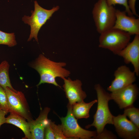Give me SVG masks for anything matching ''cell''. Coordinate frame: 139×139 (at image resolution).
I'll use <instances>...</instances> for the list:
<instances>
[{"label":"cell","instance_id":"10","mask_svg":"<svg viewBox=\"0 0 139 139\" xmlns=\"http://www.w3.org/2000/svg\"><path fill=\"white\" fill-rule=\"evenodd\" d=\"M136 74L125 65L118 67L114 72V79L107 90L111 92L124 88L133 84L136 80Z\"/></svg>","mask_w":139,"mask_h":139},{"label":"cell","instance_id":"7","mask_svg":"<svg viewBox=\"0 0 139 139\" xmlns=\"http://www.w3.org/2000/svg\"><path fill=\"white\" fill-rule=\"evenodd\" d=\"M7 94L9 112L20 116L28 122L32 117L26 99L21 91H14L8 87L4 88Z\"/></svg>","mask_w":139,"mask_h":139},{"label":"cell","instance_id":"5","mask_svg":"<svg viewBox=\"0 0 139 139\" xmlns=\"http://www.w3.org/2000/svg\"><path fill=\"white\" fill-rule=\"evenodd\" d=\"M67 107L66 116L60 118V126L64 135L70 139H94L97 135L96 131H89L82 128L73 113L72 106L68 103Z\"/></svg>","mask_w":139,"mask_h":139},{"label":"cell","instance_id":"22","mask_svg":"<svg viewBox=\"0 0 139 139\" xmlns=\"http://www.w3.org/2000/svg\"><path fill=\"white\" fill-rule=\"evenodd\" d=\"M128 0H106L108 4L110 6H114L118 4L123 5L125 8V12L128 15H134L130 9L128 4Z\"/></svg>","mask_w":139,"mask_h":139},{"label":"cell","instance_id":"21","mask_svg":"<svg viewBox=\"0 0 139 139\" xmlns=\"http://www.w3.org/2000/svg\"><path fill=\"white\" fill-rule=\"evenodd\" d=\"M50 124L53 130L55 139H70L63 134L60 125H57L54 121L50 120Z\"/></svg>","mask_w":139,"mask_h":139},{"label":"cell","instance_id":"4","mask_svg":"<svg viewBox=\"0 0 139 139\" xmlns=\"http://www.w3.org/2000/svg\"><path fill=\"white\" fill-rule=\"evenodd\" d=\"M99 47L108 49L115 55L129 42L131 35L128 33L112 28L100 34Z\"/></svg>","mask_w":139,"mask_h":139},{"label":"cell","instance_id":"8","mask_svg":"<svg viewBox=\"0 0 139 139\" xmlns=\"http://www.w3.org/2000/svg\"><path fill=\"white\" fill-rule=\"evenodd\" d=\"M113 124L119 136L124 139L139 138V128L124 114L113 116Z\"/></svg>","mask_w":139,"mask_h":139},{"label":"cell","instance_id":"18","mask_svg":"<svg viewBox=\"0 0 139 139\" xmlns=\"http://www.w3.org/2000/svg\"><path fill=\"white\" fill-rule=\"evenodd\" d=\"M123 114L139 128V109L132 106L124 109Z\"/></svg>","mask_w":139,"mask_h":139},{"label":"cell","instance_id":"19","mask_svg":"<svg viewBox=\"0 0 139 139\" xmlns=\"http://www.w3.org/2000/svg\"><path fill=\"white\" fill-rule=\"evenodd\" d=\"M16 44L14 33H8L0 30V45H6L12 47Z\"/></svg>","mask_w":139,"mask_h":139},{"label":"cell","instance_id":"9","mask_svg":"<svg viewBox=\"0 0 139 139\" xmlns=\"http://www.w3.org/2000/svg\"><path fill=\"white\" fill-rule=\"evenodd\" d=\"M137 85L133 84L110 94L111 100H113L121 109L133 106L138 94Z\"/></svg>","mask_w":139,"mask_h":139},{"label":"cell","instance_id":"17","mask_svg":"<svg viewBox=\"0 0 139 139\" xmlns=\"http://www.w3.org/2000/svg\"><path fill=\"white\" fill-rule=\"evenodd\" d=\"M10 65L6 60L0 64V85L3 88L8 87L16 91L12 87L9 75Z\"/></svg>","mask_w":139,"mask_h":139},{"label":"cell","instance_id":"6","mask_svg":"<svg viewBox=\"0 0 139 139\" xmlns=\"http://www.w3.org/2000/svg\"><path fill=\"white\" fill-rule=\"evenodd\" d=\"M34 11H31L30 16L24 15L22 19L25 23L28 24L31 27L30 33L28 41H30L34 38L38 42L37 36L40 29L59 7L57 6L51 10H46L40 6L36 1L34 2Z\"/></svg>","mask_w":139,"mask_h":139},{"label":"cell","instance_id":"16","mask_svg":"<svg viewBox=\"0 0 139 139\" xmlns=\"http://www.w3.org/2000/svg\"><path fill=\"white\" fill-rule=\"evenodd\" d=\"M97 100L86 103L84 101L75 103L72 106V111L74 117L77 119L89 118L90 110L93 105L97 102Z\"/></svg>","mask_w":139,"mask_h":139},{"label":"cell","instance_id":"26","mask_svg":"<svg viewBox=\"0 0 139 139\" xmlns=\"http://www.w3.org/2000/svg\"><path fill=\"white\" fill-rule=\"evenodd\" d=\"M8 113L1 110H0V128L2 125L5 123L6 118L5 116Z\"/></svg>","mask_w":139,"mask_h":139},{"label":"cell","instance_id":"12","mask_svg":"<svg viewBox=\"0 0 139 139\" xmlns=\"http://www.w3.org/2000/svg\"><path fill=\"white\" fill-rule=\"evenodd\" d=\"M117 55L123 58L126 64L131 63L136 76L139 75V34L135 35L133 40Z\"/></svg>","mask_w":139,"mask_h":139},{"label":"cell","instance_id":"13","mask_svg":"<svg viewBox=\"0 0 139 139\" xmlns=\"http://www.w3.org/2000/svg\"><path fill=\"white\" fill-rule=\"evenodd\" d=\"M62 79L64 82L63 90L68 100V103L72 106L76 103L84 101L87 95L82 90L81 81L78 79L73 81L70 78Z\"/></svg>","mask_w":139,"mask_h":139},{"label":"cell","instance_id":"15","mask_svg":"<svg viewBox=\"0 0 139 139\" xmlns=\"http://www.w3.org/2000/svg\"><path fill=\"white\" fill-rule=\"evenodd\" d=\"M26 120L18 115L10 113V115L6 118L5 123L13 124L21 129L25 135L24 139H31L29 123Z\"/></svg>","mask_w":139,"mask_h":139},{"label":"cell","instance_id":"27","mask_svg":"<svg viewBox=\"0 0 139 139\" xmlns=\"http://www.w3.org/2000/svg\"><path fill=\"white\" fill-rule=\"evenodd\" d=\"M1 110V109H0V110Z\"/></svg>","mask_w":139,"mask_h":139},{"label":"cell","instance_id":"24","mask_svg":"<svg viewBox=\"0 0 139 139\" xmlns=\"http://www.w3.org/2000/svg\"><path fill=\"white\" fill-rule=\"evenodd\" d=\"M51 120L47 125L45 128L44 139H55L54 134L50 123Z\"/></svg>","mask_w":139,"mask_h":139},{"label":"cell","instance_id":"20","mask_svg":"<svg viewBox=\"0 0 139 139\" xmlns=\"http://www.w3.org/2000/svg\"><path fill=\"white\" fill-rule=\"evenodd\" d=\"M0 109L9 112L6 93L4 89L0 85Z\"/></svg>","mask_w":139,"mask_h":139},{"label":"cell","instance_id":"2","mask_svg":"<svg viewBox=\"0 0 139 139\" xmlns=\"http://www.w3.org/2000/svg\"><path fill=\"white\" fill-rule=\"evenodd\" d=\"M94 88L97 97V109L93 116V123L86 126L85 127L88 129L94 127L96 129L97 135L102 132L106 125L113 124L114 116L108 106V102L111 100L110 94L106 92L99 84H96Z\"/></svg>","mask_w":139,"mask_h":139},{"label":"cell","instance_id":"3","mask_svg":"<svg viewBox=\"0 0 139 139\" xmlns=\"http://www.w3.org/2000/svg\"><path fill=\"white\" fill-rule=\"evenodd\" d=\"M116 9L109 5L106 0H98L92 11L96 30L100 34L112 28L116 19Z\"/></svg>","mask_w":139,"mask_h":139},{"label":"cell","instance_id":"25","mask_svg":"<svg viewBox=\"0 0 139 139\" xmlns=\"http://www.w3.org/2000/svg\"><path fill=\"white\" fill-rule=\"evenodd\" d=\"M136 0H128V5L133 15L138 16L135 8V4Z\"/></svg>","mask_w":139,"mask_h":139},{"label":"cell","instance_id":"1","mask_svg":"<svg viewBox=\"0 0 139 139\" xmlns=\"http://www.w3.org/2000/svg\"><path fill=\"white\" fill-rule=\"evenodd\" d=\"M66 65L65 62H55L48 59L43 54L39 55L30 64L32 68L37 71L40 75V81L37 86L42 84L47 83L61 88L56 79L57 77L63 79L70 75V72L63 68Z\"/></svg>","mask_w":139,"mask_h":139},{"label":"cell","instance_id":"23","mask_svg":"<svg viewBox=\"0 0 139 139\" xmlns=\"http://www.w3.org/2000/svg\"><path fill=\"white\" fill-rule=\"evenodd\" d=\"M116 136L111 132L104 128L102 132L94 138L95 139H115Z\"/></svg>","mask_w":139,"mask_h":139},{"label":"cell","instance_id":"11","mask_svg":"<svg viewBox=\"0 0 139 139\" xmlns=\"http://www.w3.org/2000/svg\"><path fill=\"white\" fill-rule=\"evenodd\" d=\"M116 19L112 28L126 32L131 35L139 34V19L127 15L125 11L116 10Z\"/></svg>","mask_w":139,"mask_h":139},{"label":"cell","instance_id":"14","mask_svg":"<svg viewBox=\"0 0 139 139\" xmlns=\"http://www.w3.org/2000/svg\"><path fill=\"white\" fill-rule=\"evenodd\" d=\"M50 110L48 107H45L35 120L33 119L28 122L31 139H44L45 128L51 120L47 118Z\"/></svg>","mask_w":139,"mask_h":139}]
</instances>
